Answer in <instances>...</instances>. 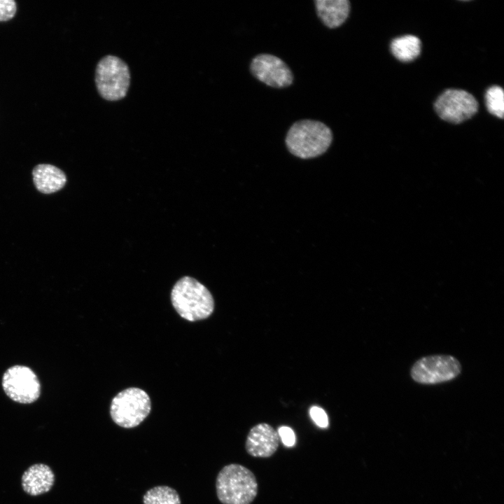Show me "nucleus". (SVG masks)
I'll list each match as a JSON object with an SVG mask.
<instances>
[{"instance_id": "nucleus-12", "label": "nucleus", "mask_w": 504, "mask_h": 504, "mask_svg": "<svg viewBox=\"0 0 504 504\" xmlns=\"http://www.w3.org/2000/svg\"><path fill=\"white\" fill-rule=\"evenodd\" d=\"M318 17L330 29L341 26L347 19L351 9L348 0H315Z\"/></svg>"}, {"instance_id": "nucleus-5", "label": "nucleus", "mask_w": 504, "mask_h": 504, "mask_svg": "<svg viewBox=\"0 0 504 504\" xmlns=\"http://www.w3.org/2000/svg\"><path fill=\"white\" fill-rule=\"evenodd\" d=\"M130 83L127 64L114 55H106L99 60L95 70V84L100 96L108 101L124 98Z\"/></svg>"}, {"instance_id": "nucleus-16", "label": "nucleus", "mask_w": 504, "mask_h": 504, "mask_svg": "<svg viewBox=\"0 0 504 504\" xmlns=\"http://www.w3.org/2000/svg\"><path fill=\"white\" fill-rule=\"evenodd\" d=\"M485 101L486 108L490 113L503 118L504 93L502 88L498 85L490 87L486 92Z\"/></svg>"}, {"instance_id": "nucleus-7", "label": "nucleus", "mask_w": 504, "mask_h": 504, "mask_svg": "<svg viewBox=\"0 0 504 504\" xmlns=\"http://www.w3.org/2000/svg\"><path fill=\"white\" fill-rule=\"evenodd\" d=\"M2 386L7 396L18 403H32L40 396L39 380L34 372L24 365L9 368L3 375Z\"/></svg>"}, {"instance_id": "nucleus-14", "label": "nucleus", "mask_w": 504, "mask_h": 504, "mask_svg": "<svg viewBox=\"0 0 504 504\" xmlns=\"http://www.w3.org/2000/svg\"><path fill=\"white\" fill-rule=\"evenodd\" d=\"M420 39L413 35H405L393 40L391 50L394 57L401 62L414 60L421 53Z\"/></svg>"}, {"instance_id": "nucleus-17", "label": "nucleus", "mask_w": 504, "mask_h": 504, "mask_svg": "<svg viewBox=\"0 0 504 504\" xmlns=\"http://www.w3.org/2000/svg\"><path fill=\"white\" fill-rule=\"evenodd\" d=\"M17 11V4L14 0H0V22L12 19Z\"/></svg>"}, {"instance_id": "nucleus-15", "label": "nucleus", "mask_w": 504, "mask_h": 504, "mask_svg": "<svg viewBox=\"0 0 504 504\" xmlns=\"http://www.w3.org/2000/svg\"><path fill=\"white\" fill-rule=\"evenodd\" d=\"M144 504H181L177 491L167 486H155L146 492Z\"/></svg>"}, {"instance_id": "nucleus-6", "label": "nucleus", "mask_w": 504, "mask_h": 504, "mask_svg": "<svg viewBox=\"0 0 504 504\" xmlns=\"http://www.w3.org/2000/svg\"><path fill=\"white\" fill-rule=\"evenodd\" d=\"M461 370V364L456 358L435 354L418 359L410 369V376L419 384L435 385L454 380Z\"/></svg>"}, {"instance_id": "nucleus-8", "label": "nucleus", "mask_w": 504, "mask_h": 504, "mask_svg": "<svg viewBox=\"0 0 504 504\" xmlns=\"http://www.w3.org/2000/svg\"><path fill=\"white\" fill-rule=\"evenodd\" d=\"M434 106L441 119L458 124L470 119L477 113L478 102L465 90L449 89L438 97Z\"/></svg>"}, {"instance_id": "nucleus-10", "label": "nucleus", "mask_w": 504, "mask_h": 504, "mask_svg": "<svg viewBox=\"0 0 504 504\" xmlns=\"http://www.w3.org/2000/svg\"><path fill=\"white\" fill-rule=\"evenodd\" d=\"M279 440L278 432L272 426L260 423L250 430L246 440V451L253 457L268 458L276 451Z\"/></svg>"}, {"instance_id": "nucleus-13", "label": "nucleus", "mask_w": 504, "mask_h": 504, "mask_svg": "<svg viewBox=\"0 0 504 504\" xmlns=\"http://www.w3.org/2000/svg\"><path fill=\"white\" fill-rule=\"evenodd\" d=\"M33 181L36 189L44 194H50L62 189L66 176L63 171L49 164L36 165L33 171Z\"/></svg>"}, {"instance_id": "nucleus-1", "label": "nucleus", "mask_w": 504, "mask_h": 504, "mask_svg": "<svg viewBox=\"0 0 504 504\" xmlns=\"http://www.w3.org/2000/svg\"><path fill=\"white\" fill-rule=\"evenodd\" d=\"M332 132L325 123L309 119L294 122L287 132L285 142L289 152L302 159L323 154L332 141Z\"/></svg>"}, {"instance_id": "nucleus-11", "label": "nucleus", "mask_w": 504, "mask_h": 504, "mask_svg": "<svg viewBox=\"0 0 504 504\" xmlns=\"http://www.w3.org/2000/svg\"><path fill=\"white\" fill-rule=\"evenodd\" d=\"M55 474L44 463H36L22 475V487L28 495L36 496L48 492L55 483Z\"/></svg>"}, {"instance_id": "nucleus-3", "label": "nucleus", "mask_w": 504, "mask_h": 504, "mask_svg": "<svg viewBox=\"0 0 504 504\" xmlns=\"http://www.w3.org/2000/svg\"><path fill=\"white\" fill-rule=\"evenodd\" d=\"M258 486L253 472L237 463L224 466L216 481L217 497L223 504H251L258 494Z\"/></svg>"}, {"instance_id": "nucleus-18", "label": "nucleus", "mask_w": 504, "mask_h": 504, "mask_svg": "<svg viewBox=\"0 0 504 504\" xmlns=\"http://www.w3.org/2000/svg\"><path fill=\"white\" fill-rule=\"evenodd\" d=\"M309 414L315 424L321 428L328 426V419L326 412L321 407L313 406L310 408Z\"/></svg>"}, {"instance_id": "nucleus-9", "label": "nucleus", "mask_w": 504, "mask_h": 504, "mask_svg": "<svg viewBox=\"0 0 504 504\" xmlns=\"http://www.w3.org/2000/svg\"><path fill=\"white\" fill-rule=\"evenodd\" d=\"M251 74L258 80L274 88H285L293 82L290 67L279 57L267 53L255 56L250 64Z\"/></svg>"}, {"instance_id": "nucleus-2", "label": "nucleus", "mask_w": 504, "mask_h": 504, "mask_svg": "<svg viewBox=\"0 0 504 504\" xmlns=\"http://www.w3.org/2000/svg\"><path fill=\"white\" fill-rule=\"evenodd\" d=\"M172 304L183 318L197 321L209 317L214 309L210 291L197 279L186 276L174 284L171 292Z\"/></svg>"}, {"instance_id": "nucleus-4", "label": "nucleus", "mask_w": 504, "mask_h": 504, "mask_svg": "<svg viewBox=\"0 0 504 504\" xmlns=\"http://www.w3.org/2000/svg\"><path fill=\"white\" fill-rule=\"evenodd\" d=\"M150 410L151 402L148 393L139 388L130 387L113 398L110 414L117 425L132 428L139 425Z\"/></svg>"}, {"instance_id": "nucleus-19", "label": "nucleus", "mask_w": 504, "mask_h": 504, "mask_svg": "<svg viewBox=\"0 0 504 504\" xmlns=\"http://www.w3.org/2000/svg\"><path fill=\"white\" fill-rule=\"evenodd\" d=\"M278 434L281 442L286 447H293L295 443V435L293 430L288 426H283L279 428Z\"/></svg>"}]
</instances>
